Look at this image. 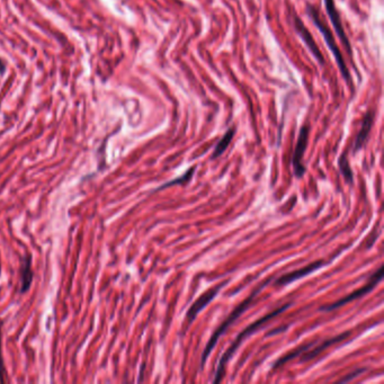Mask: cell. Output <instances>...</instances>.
Instances as JSON below:
<instances>
[{
    "mask_svg": "<svg viewBox=\"0 0 384 384\" xmlns=\"http://www.w3.org/2000/svg\"><path fill=\"white\" fill-rule=\"evenodd\" d=\"M235 133H236V129L235 127H230L229 130H228L225 136H223L220 141L217 142L216 147H215L214 151H213V154H212V159L219 158L220 155L226 151V150L228 149V147H229V144L231 143L232 139H233V136H235Z\"/></svg>",
    "mask_w": 384,
    "mask_h": 384,
    "instance_id": "13",
    "label": "cell"
},
{
    "mask_svg": "<svg viewBox=\"0 0 384 384\" xmlns=\"http://www.w3.org/2000/svg\"><path fill=\"white\" fill-rule=\"evenodd\" d=\"M325 7H326V10H327V14H328V16L330 18V22H331V24H333L337 35H338L341 44L345 46V49L347 50V52H348V54L351 58V54H353L351 44L349 42L348 36H347V34L345 32L344 26H342L340 14L338 12V9L336 8L335 0H325Z\"/></svg>",
    "mask_w": 384,
    "mask_h": 384,
    "instance_id": "6",
    "label": "cell"
},
{
    "mask_svg": "<svg viewBox=\"0 0 384 384\" xmlns=\"http://www.w3.org/2000/svg\"><path fill=\"white\" fill-rule=\"evenodd\" d=\"M194 171H195V167H191L189 170L186 171V173H185L183 176H181L180 178L171 180V181H169V183H166V184H164V185L162 186V187H159V188H157L155 190H160V189H164V188H166V187H170V186L176 185V184H185V183H187V181L190 179L191 175H193Z\"/></svg>",
    "mask_w": 384,
    "mask_h": 384,
    "instance_id": "16",
    "label": "cell"
},
{
    "mask_svg": "<svg viewBox=\"0 0 384 384\" xmlns=\"http://www.w3.org/2000/svg\"><path fill=\"white\" fill-rule=\"evenodd\" d=\"M366 371V368H360V370H356L355 372H353V373H350V374L349 375H347L346 377H344V378H341V380L339 381V382H341V383H345V382H348V381H351L353 380V378H355L356 376H359L360 374H361V373H363V372H365Z\"/></svg>",
    "mask_w": 384,
    "mask_h": 384,
    "instance_id": "18",
    "label": "cell"
},
{
    "mask_svg": "<svg viewBox=\"0 0 384 384\" xmlns=\"http://www.w3.org/2000/svg\"><path fill=\"white\" fill-rule=\"evenodd\" d=\"M0 273H2V265H0Z\"/></svg>",
    "mask_w": 384,
    "mask_h": 384,
    "instance_id": "20",
    "label": "cell"
},
{
    "mask_svg": "<svg viewBox=\"0 0 384 384\" xmlns=\"http://www.w3.org/2000/svg\"><path fill=\"white\" fill-rule=\"evenodd\" d=\"M374 115H375V112L374 111H368L365 114L364 118H363L361 130H360V132L357 133L356 139H355V142H354V147H353V151H354V152L359 151V150L366 142L368 136H370V132H371V130H372L373 123H374Z\"/></svg>",
    "mask_w": 384,
    "mask_h": 384,
    "instance_id": "11",
    "label": "cell"
},
{
    "mask_svg": "<svg viewBox=\"0 0 384 384\" xmlns=\"http://www.w3.org/2000/svg\"><path fill=\"white\" fill-rule=\"evenodd\" d=\"M339 169L341 171L342 176H344L347 183L353 184V170L350 168V165L348 162V158H347L346 153H342L339 158Z\"/></svg>",
    "mask_w": 384,
    "mask_h": 384,
    "instance_id": "15",
    "label": "cell"
},
{
    "mask_svg": "<svg viewBox=\"0 0 384 384\" xmlns=\"http://www.w3.org/2000/svg\"><path fill=\"white\" fill-rule=\"evenodd\" d=\"M316 342H318V341L308 342V344L301 346V347H299V348H297L295 350L289 353V354H286L285 356L281 357V359H279L278 361L275 362L274 365H273V368H277L279 366H282L284 364V363H286V362H289L291 360H293V359H295V357H300L301 354H303L304 351H307L308 349L311 348V347H313L316 344Z\"/></svg>",
    "mask_w": 384,
    "mask_h": 384,
    "instance_id": "14",
    "label": "cell"
},
{
    "mask_svg": "<svg viewBox=\"0 0 384 384\" xmlns=\"http://www.w3.org/2000/svg\"><path fill=\"white\" fill-rule=\"evenodd\" d=\"M291 305H292V304H291V303H287V304L283 305V307H281V308H278V309H276V310H274L273 312H271V313H268V314H266V315L262 316L261 319H258V320L255 321V323H253V324L249 325V326L247 327V328L243 329V330L241 331V333L237 336L236 340L232 342V345L229 347V348H228V350L225 353V354L222 355V357L220 359V362H219V364H217V368H216V372H215V377H214V381H213L214 383H217V382H220V381L222 380L223 374H225V370H226L227 363L230 361V359L233 356V354H235L236 350H237L238 348H239V346H240L241 342L243 341V339H246L249 335H251L252 333H255V331H256L258 328H261V327H262L263 325H265L266 323H268L269 320H272V319L275 318V316H276V315H278V314H281L282 312H284L285 310H287V309L291 307Z\"/></svg>",
    "mask_w": 384,
    "mask_h": 384,
    "instance_id": "2",
    "label": "cell"
},
{
    "mask_svg": "<svg viewBox=\"0 0 384 384\" xmlns=\"http://www.w3.org/2000/svg\"><path fill=\"white\" fill-rule=\"evenodd\" d=\"M382 278H383V266H381L374 274L372 275V276L370 277V279H368V282L364 285V286L359 289V290L354 291V292H351L350 294H348L345 298H342L341 300L336 301L335 303H331V304H328V305H325V307H321L319 310L320 311H325V312H330V311L338 309V308L342 307V305H345L347 303L351 302V301H354V300H357V299H360L362 297H364V295H366L367 293H370L371 291H373V290L375 289V286L378 284V282L381 281Z\"/></svg>",
    "mask_w": 384,
    "mask_h": 384,
    "instance_id": "4",
    "label": "cell"
},
{
    "mask_svg": "<svg viewBox=\"0 0 384 384\" xmlns=\"http://www.w3.org/2000/svg\"><path fill=\"white\" fill-rule=\"evenodd\" d=\"M227 283H228V281L217 284L215 287L211 289V290L207 291V292L202 294L201 297L199 299H197L193 304H191V307L188 309L187 314H186V318H185V320L187 321V326L191 325V323H193V321L196 319V316L199 315V313L201 312V311L203 310L206 307V305L209 304L211 302V301L216 297V294L219 293V291L222 287H225V285Z\"/></svg>",
    "mask_w": 384,
    "mask_h": 384,
    "instance_id": "8",
    "label": "cell"
},
{
    "mask_svg": "<svg viewBox=\"0 0 384 384\" xmlns=\"http://www.w3.org/2000/svg\"><path fill=\"white\" fill-rule=\"evenodd\" d=\"M307 14H308V16L311 19H312V22L316 26V28L320 30V33L324 35L325 42L327 43V45H328V48L330 49L331 53H333L342 78L345 79L346 84L350 87L351 91H354V86H353V82H351V77H350V74H349V69H348V67H347L344 58H342L341 52L339 50V46L337 45L334 35H333V33H331V30L329 29L328 25H327L324 22V19L320 17L319 12L316 10V8L314 6H312V5H310V4L307 5Z\"/></svg>",
    "mask_w": 384,
    "mask_h": 384,
    "instance_id": "1",
    "label": "cell"
},
{
    "mask_svg": "<svg viewBox=\"0 0 384 384\" xmlns=\"http://www.w3.org/2000/svg\"><path fill=\"white\" fill-rule=\"evenodd\" d=\"M272 279H273V277H272V278H269V279H267V281H265V282L261 285V286L257 287L255 291H253V292L250 294V297H248L245 301H243L242 303H240L239 305H238V307H237L235 310H233L232 312L230 313V315L228 316V318H227L225 321H223V323L221 324V326L219 327V328H217V329L214 331L213 335L211 336V338H210L209 342H207L206 347L204 348L203 354H202V357H201V370L204 367L205 363H206V361H207V357L210 356L211 351L213 350V348L215 347L216 342H217V340H219L220 337H221L223 334L226 333V331L228 330V328H229V327H230L233 323H235V321H236L238 318H239V316H240L243 312H245V311L247 310V308H249V305L251 304V302L253 301V299H255V298L257 297V294H258L259 292H261V291H262L265 286H266L267 284L271 283V282H272Z\"/></svg>",
    "mask_w": 384,
    "mask_h": 384,
    "instance_id": "3",
    "label": "cell"
},
{
    "mask_svg": "<svg viewBox=\"0 0 384 384\" xmlns=\"http://www.w3.org/2000/svg\"><path fill=\"white\" fill-rule=\"evenodd\" d=\"M33 269H32V256L26 255L20 268V293L27 292L33 282Z\"/></svg>",
    "mask_w": 384,
    "mask_h": 384,
    "instance_id": "12",
    "label": "cell"
},
{
    "mask_svg": "<svg viewBox=\"0 0 384 384\" xmlns=\"http://www.w3.org/2000/svg\"><path fill=\"white\" fill-rule=\"evenodd\" d=\"M3 323H0V383L5 382V376H6L7 372L5 368V363L3 359V351H2V344H3Z\"/></svg>",
    "mask_w": 384,
    "mask_h": 384,
    "instance_id": "17",
    "label": "cell"
},
{
    "mask_svg": "<svg viewBox=\"0 0 384 384\" xmlns=\"http://www.w3.org/2000/svg\"><path fill=\"white\" fill-rule=\"evenodd\" d=\"M6 71V65L4 63V61L0 59V75H3Z\"/></svg>",
    "mask_w": 384,
    "mask_h": 384,
    "instance_id": "19",
    "label": "cell"
},
{
    "mask_svg": "<svg viewBox=\"0 0 384 384\" xmlns=\"http://www.w3.org/2000/svg\"><path fill=\"white\" fill-rule=\"evenodd\" d=\"M293 24H294V28L295 30H297V33L299 34L300 38L302 39L305 45L308 46V49L316 59V61L319 62L320 66H325V58L323 53H321L320 49L318 48V45H316L315 41L313 40L312 35H311L309 29L305 27V25L302 23V20L300 19V17L295 13L293 14Z\"/></svg>",
    "mask_w": 384,
    "mask_h": 384,
    "instance_id": "7",
    "label": "cell"
},
{
    "mask_svg": "<svg viewBox=\"0 0 384 384\" xmlns=\"http://www.w3.org/2000/svg\"><path fill=\"white\" fill-rule=\"evenodd\" d=\"M309 131L310 129L308 125H303L300 130V134L298 138V142L297 145H295L294 149V153H293V170H294V175L297 176L298 178H301L305 173V167L302 163L303 160V155L305 152V149H307L308 145V140H309Z\"/></svg>",
    "mask_w": 384,
    "mask_h": 384,
    "instance_id": "5",
    "label": "cell"
},
{
    "mask_svg": "<svg viewBox=\"0 0 384 384\" xmlns=\"http://www.w3.org/2000/svg\"><path fill=\"white\" fill-rule=\"evenodd\" d=\"M350 334H351L350 331H345V333H342V334H340L338 336H335V337H333V338H329V339L323 341L320 345L315 346L314 348H312V347H311V348H312V349H308L307 351H304L303 354L300 355L301 362H302V363L303 362H308L310 360L314 359V357L319 356L321 354V353H323L324 350H326L327 348H328V347L333 346V345L337 344V342H339L341 340L346 339L347 337H348Z\"/></svg>",
    "mask_w": 384,
    "mask_h": 384,
    "instance_id": "10",
    "label": "cell"
},
{
    "mask_svg": "<svg viewBox=\"0 0 384 384\" xmlns=\"http://www.w3.org/2000/svg\"><path fill=\"white\" fill-rule=\"evenodd\" d=\"M324 265H325L324 261L313 262L312 264H310L303 268H300V269H297V271L290 272L287 274L283 275V276H281L275 281V285H277V286H283V285H287L294 281H298V279L300 278L308 276L309 274L316 271V269H319L321 266H324Z\"/></svg>",
    "mask_w": 384,
    "mask_h": 384,
    "instance_id": "9",
    "label": "cell"
}]
</instances>
